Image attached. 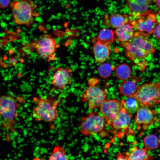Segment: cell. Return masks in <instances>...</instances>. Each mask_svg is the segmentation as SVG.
I'll list each match as a JSON object with an SVG mask.
<instances>
[{
    "mask_svg": "<svg viewBox=\"0 0 160 160\" xmlns=\"http://www.w3.org/2000/svg\"><path fill=\"white\" fill-rule=\"evenodd\" d=\"M121 44L126 56L134 62L148 57L156 50L153 42L147 35L138 31L129 40Z\"/></svg>",
    "mask_w": 160,
    "mask_h": 160,
    "instance_id": "obj_1",
    "label": "cell"
},
{
    "mask_svg": "<svg viewBox=\"0 0 160 160\" xmlns=\"http://www.w3.org/2000/svg\"><path fill=\"white\" fill-rule=\"evenodd\" d=\"M56 96L33 98L36 105L33 109L32 116L36 121L51 123L56 119L59 115L57 107L60 101Z\"/></svg>",
    "mask_w": 160,
    "mask_h": 160,
    "instance_id": "obj_2",
    "label": "cell"
},
{
    "mask_svg": "<svg viewBox=\"0 0 160 160\" xmlns=\"http://www.w3.org/2000/svg\"><path fill=\"white\" fill-rule=\"evenodd\" d=\"M13 19L17 24L30 27L33 23L37 6L31 0L13 1L10 5Z\"/></svg>",
    "mask_w": 160,
    "mask_h": 160,
    "instance_id": "obj_3",
    "label": "cell"
},
{
    "mask_svg": "<svg viewBox=\"0 0 160 160\" xmlns=\"http://www.w3.org/2000/svg\"><path fill=\"white\" fill-rule=\"evenodd\" d=\"M18 101L17 98L11 95H5L1 96V127L6 131L12 130L16 123L17 111L20 105Z\"/></svg>",
    "mask_w": 160,
    "mask_h": 160,
    "instance_id": "obj_4",
    "label": "cell"
},
{
    "mask_svg": "<svg viewBox=\"0 0 160 160\" xmlns=\"http://www.w3.org/2000/svg\"><path fill=\"white\" fill-rule=\"evenodd\" d=\"M132 97L136 99L140 105L148 108L160 104V81L139 86Z\"/></svg>",
    "mask_w": 160,
    "mask_h": 160,
    "instance_id": "obj_5",
    "label": "cell"
},
{
    "mask_svg": "<svg viewBox=\"0 0 160 160\" xmlns=\"http://www.w3.org/2000/svg\"><path fill=\"white\" fill-rule=\"evenodd\" d=\"M107 123L103 117L96 111L90 112L81 117L79 127L81 132L85 136L92 135L102 132Z\"/></svg>",
    "mask_w": 160,
    "mask_h": 160,
    "instance_id": "obj_6",
    "label": "cell"
},
{
    "mask_svg": "<svg viewBox=\"0 0 160 160\" xmlns=\"http://www.w3.org/2000/svg\"><path fill=\"white\" fill-rule=\"evenodd\" d=\"M39 55L43 59L49 61L56 59L55 52L57 42L52 36L45 33L32 44Z\"/></svg>",
    "mask_w": 160,
    "mask_h": 160,
    "instance_id": "obj_7",
    "label": "cell"
},
{
    "mask_svg": "<svg viewBox=\"0 0 160 160\" xmlns=\"http://www.w3.org/2000/svg\"><path fill=\"white\" fill-rule=\"evenodd\" d=\"M107 91L96 86L90 84L81 95V100L87 102L89 109L92 110L100 107L107 99Z\"/></svg>",
    "mask_w": 160,
    "mask_h": 160,
    "instance_id": "obj_8",
    "label": "cell"
},
{
    "mask_svg": "<svg viewBox=\"0 0 160 160\" xmlns=\"http://www.w3.org/2000/svg\"><path fill=\"white\" fill-rule=\"evenodd\" d=\"M137 19L130 23L137 31L147 35L153 33L154 25L157 22L156 15L152 11L137 16Z\"/></svg>",
    "mask_w": 160,
    "mask_h": 160,
    "instance_id": "obj_9",
    "label": "cell"
},
{
    "mask_svg": "<svg viewBox=\"0 0 160 160\" xmlns=\"http://www.w3.org/2000/svg\"><path fill=\"white\" fill-rule=\"evenodd\" d=\"M158 113L156 110L140 105L135 119L137 129H147L149 126L154 123Z\"/></svg>",
    "mask_w": 160,
    "mask_h": 160,
    "instance_id": "obj_10",
    "label": "cell"
},
{
    "mask_svg": "<svg viewBox=\"0 0 160 160\" xmlns=\"http://www.w3.org/2000/svg\"><path fill=\"white\" fill-rule=\"evenodd\" d=\"M124 107L123 103L116 99H106L100 107V111L107 124L112 121Z\"/></svg>",
    "mask_w": 160,
    "mask_h": 160,
    "instance_id": "obj_11",
    "label": "cell"
},
{
    "mask_svg": "<svg viewBox=\"0 0 160 160\" xmlns=\"http://www.w3.org/2000/svg\"><path fill=\"white\" fill-rule=\"evenodd\" d=\"M72 70L67 67H59L53 75L52 84L57 90L62 91L71 82Z\"/></svg>",
    "mask_w": 160,
    "mask_h": 160,
    "instance_id": "obj_12",
    "label": "cell"
},
{
    "mask_svg": "<svg viewBox=\"0 0 160 160\" xmlns=\"http://www.w3.org/2000/svg\"><path fill=\"white\" fill-rule=\"evenodd\" d=\"M92 52L95 61L98 63L105 62L109 58L111 52L110 44L100 41L97 37L92 39Z\"/></svg>",
    "mask_w": 160,
    "mask_h": 160,
    "instance_id": "obj_13",
    "label": "cell"
},
{
    "mask_svg": "<svg viewBox=\"0 0 160 160\" xmlns=\"http://www.w3.org/2000/svg\"><path fill=\"white\" fill-rule=\"evenodd\" d=\"M132 118L123 107L112 122L111 127L115 131L122 132L123 135L128 129Z\"/></svg>",
    "mask_w": 160,
    "mask_h": 160,
    "instance_id": "obj_14",
    "label": "cell"
},
{
    "mask_svg": "<svg viewBox=\"0 0 160 160\" xmlns=\"http://www.w3.org/2000/svg\"><path fill=\"white\" fill-rule=\"evenodd\" d=\"M129 22V19L127 15L119 13H112L104 15L102 25L105 27L116 29Z\"/></svg>",
    "mask_w": 160,
    "mask_h": 160,
    "instance_id": "obj_15",
    "label": "cell"
},
{
    "mask_svg": "<svg viewBox=\"0 0 160 160\" xmlns=\"http://www.w3.org/2000/svg\"><path fill=\"white\" fill-rule=\"evenodd\" d=\"M126 0L127 4L131 12L136 17L147 12L153 1V0Z\"/></svg>",
    "mask_w": 160,
    "mask_h": 160,
    "instance_id": "obj_16",
    "label": "cell"
},
{
    "mask_svg": "<svg viewBox=\"0 0 160 160\" xmlns=\"http://www.w3.org/2000/svg\"><path fill=\"white\" fill-rule=\"evenodd\" d=\"M133 28L130 23H128L115 29L114 31L118 41L122 43L129 40L135 33Z\"/></svg>",
    "mask_w": 160,
    "mask_h": 160,
    "instance_id": "obj_17",
    "label": "cell"
},
{
    "mask_svg": "<svg viewBox=\"0 0 160 160\" xmlns=\"http://www.w3.org/2000/svg\"><path fill=\"white\" fill-rule=\"evenodd\" d=\"M153 157L150 155L145 148H139L137 146L132 147L129 152L128 160H151Z\"/></svg>",
    "mask_w": 160,
    "mask_h": 160,
    "instance_id": "obj_18",
    "label": "cell"
},
{
    "mask_svg": "<svg viewBox=\"0 0 160 160\" xmlns=\"http://www.w3.org/2000/svg\"><path fill=\"white\" fill-rule=\"evenodd\" d=\"M137 88L134 81L125 80L121 84L119 89L120 93L124 96L132 97Z\"/></svg>",
    "mask_w": 160,
    "mask_h": 160,
    "instance_id": "obj_19",
    "label": "cell"
},
{
    "mask_svg": "<svg viewBox=\"0 0 160 160\" xmlns=\"http://www.w3.org/2000/svg\"><path fill=\"white\" fill-rule=\"evenodd\" d=\"M116 37L114 31L108 28H104L99 31L97 38L101 42L111 44L115 41Z\"/></svg>",
    "mask_w": 160,
    "mask_h": 160,
    "instance_id": "obj_20",
    "label": "cell"
},
{
    "mask_svg": "<svg viewBox=\"0 0 160 160\" xmlns=\"http://www.w3.org/2000/svg\"><path fill=\"white\" fill-rule=\"evenodd\" d=\"M131 72V67L125 63L120 64L115 69V73L116 77L123 81L126 80L129 77Z\"/></svg>",
    "mask_w": 160,
    "mask_h": 160,
    "instance_id": "obj_21",
    "label": "cell"
},
{
    "mask_svg": "<svg viewBox=\"0 0 160 160\" xmlns=\"http://www.w3.org/2000/svg\"><path fill=\"white\" fill-rule=\"evenodd\" d=\"M121 101L124 107L131 114L137 112L140 106L137 100L133 97H128L126 99L121 98Z\"/></svg>",
    "mask_w": 160,
    "mask_h": 160,
    "instance_id": "obj_22",
    "label": "cell"
},
{
    "mask_svg": "<svg viewBox=\"0 0 160 160\" xmlns=\"http://www.w3.org/2000/svg\"><path fill=\"white\" fill-rule=\"evenodd\" d=\"M67 153L62 146L56 145L54 147L48 159L49 160H68Z\"/></svg>",
    "mask_w": 160,
    "mask_h": 160,
    "instance_id": "obj_23",
    "label": "cell"
},
{
    "mask_svg": "<svg viewBox=\"0 0 160 160\" xmlns=\"http://www.w3.org/2000/svg\"><path fill=\"white\" fill-rule=\"evenodd\" d=\"M143 143L145 148L150 150H155L159 145V139L153 134L146 136L144 139Z\"/></svg>",
    "mask_w": 160,
    "mask_h": 160,
    "instance_id": "obj_24",
    "label": "cell"
},
{
    "mask_svg": "<svg viewBox=\"0 0 160 160\" xmlns=\"http://www.w3.org/2000/svg\"><path fill=\"white\" fill-rule=\"evenodd\" d=\"M115 69L114 66L109 63H103L98 67L97 71L101 77L107 79L111 76L112 71Z\"/></svg>",
    "mask_w": 160,
    "mask_h": 160,
    "instance_id": "obj_25",
    "label": "cell"
},
{
    "mask_svg": "<svg viewBox=\"0 0 160 160\" xmlns=\"http://www.w3.org/2000/svg\"><path fill=\"white\" fill-rule=\"evenodd\" d=\"M153 33L155 37L160 40V23H158L154 27Z\"/></svg>",
    "mask_w": 160,
    "mask_h": 160,
    "instance_id": "obj_26",
    "label": "cell"
},
{
    "mask_svg": "<svg viewBox=\"0 0 160 160\" xmlns=\"http://www.w3.org/2000/svg\"><path fill=\"white\" fill-rule=\"evenodd\" d=\"M129 152H123L117 153L116 156V160H128Z\"/></svg>",
    "mask_w": 160,
    "mask_h": 160,
    "instance_id": "obj_27",
    "label": "cell"
},
{
    "mask_svg": "<svg viewBox=\"0 0 160 160\" xmlns=\"http://www.w3.org/2000/svg\"><path fill=\"white\" fill-rule=\"evenodd\" d=\"M10 0H0L1 8L4 9L7 7L9 4Z\"/></svg>",
    "mask_w": 160,
    "mask_h": 160,
    "instance_id": "obj_28",
    "label": "cell"
},
{
    "mask_svg": "<svg viewBox=\"0 0 160 160\" xmlns=\"http://www.w3.org/2000/svg\"><path fill=\"white\" fill-rule=\"evenodd\" d=\"M156 15L157 22L160 23V9L157 12Z\"/></svg>",
    "mask_w": 160,
    "mask_h": 160,
    "instance_id": "obj_29",
    "label": "cell"
},
{
    "mask_svg": "<svg viewBox=\"0 0 160 160\" xmlns=\"http://www.w3.org/2000/svg\"><path fill=\"white\" fill-rule=\"evenodd\" d=\"M156 2L157 6L160 9V0H156Z\"/></svg>",
    "mask_w": 160,
    "mask_h": 160,
    "instance_id": "obj_30",
    "label": "cell"
},
{
    "mask_svg": "<svg viewBox=\"0 0 160 160\" xmlns=\"http://www.w3.org/2000/svg\"><path fill=\"white\" fill-rule=\"evenodd\" d=\"M159 145L160 146V130H159Z\"/></svg>",
    "mask_w": 160,
    "mask_h": 160,
    "instance_id": "obj_31",
    "label": "cell"
}]
</instances>
